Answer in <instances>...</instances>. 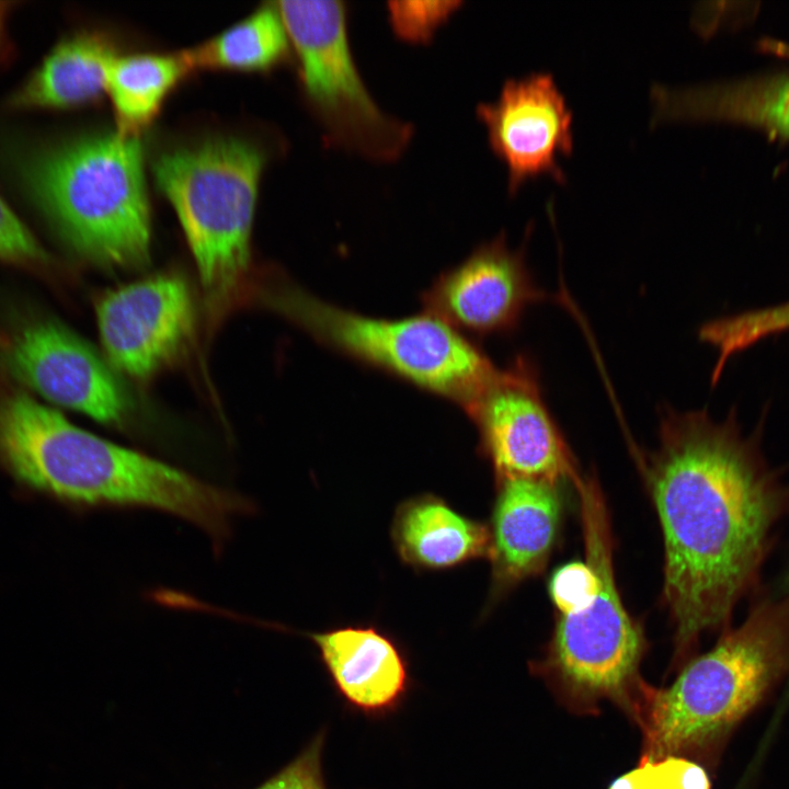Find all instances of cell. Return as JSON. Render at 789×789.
Wrapping results in <instances>:
<instances>
[{
  "label": "cell",
  "instance_id": "obj_8",
  "mask_svg": "<svg viewBox=\"0 0 789 789\" xmlns=\"http://www.w3.org/2000/svg\"><path fill=\"white\" fill-rule=\"evenodd\" d=\"M299 64V81L324 137L336 147L377 162L399 158L412 125L386 114L357 69L342 1L276 3Z\"/></svg>",
  "mask_w": 789,
  "mask_h": 789
},
{
  "label": "cell",
  "instance_id": "obj_15",
  "mask_svg": "<svg viewBox=\"0 0 789 789\" xmlns=\"http://www.w3.org/2000/svg\"><path fill=\"white\" fill-rule=\"evenodd\" d=\"M332 683L354 709L384 716L402 702L410 685L402 650L374 626H345L308 633Z\"/></svg>",
  "mask_w": 789,
  "mask_h": 789
},
{
  "label": "cell",
  "instance_id": "obj_25",
  "mask_svg": "<svg viewBox=\"0 0 789 789\" xmlns=\"http://www.w3.org/2000/svg\"><path fill=\"white\" fill-rule=\"evenodd\" d=\"M549 595L557 615H568L586 606L598 590V576L586 561H571L551 575Z\"/></svg>",
  "mask_w": 789,
  "mask_h": 789
},
{
  "label": "cell",
  "instance_id": "obj_14",
  "mask_svg": "<svg viewBox=\"0 0 789 789\" xmlns=\"http://www.w3.org/2000/svg\"><path fill=\"white\" fill-rule=\"evenodd\" d=\"M491 535L493 596L539 574L557 544L562 519L558 483L525 478L498 480Z\"/></svg>",
  "mask_w": 789,
  "mask_h": 789
},
{
  "label": "cell",
  "instance_id": "obj_2",
  "mask_svg": "<svg viewBox=\"0 0 789 789\" xmlns=\"http://www.w3.org/2000/svg\"><path fill=\"white\" fill-rule=\"evenodd\" d=\"M0 465L19 482L82 504L145 506L218 540L241 498L91 434L0 376Z\"/></svg>",
  "mask_w": 789,
  "mask_h": 789
},
{
  "label": "cell",
  "instance_id": "obj_13",
  "mask_svg": "<svg viewBox=\"0 0 789 789\" xmlns=\"http://www.w3.org/2000/svg\"><path fill=\"white\" fill-rule=\"evenodd\" d=\"M103 347L124 373L145 378L173 359L190 340L194 306L185 282L160 275L105 294L96 306Z\"/></svg>",
  "mask_w": 789,
  "mask_h": 789
},
{
  "label": "cell",
  "instance_id": "obj_12",
  "mask_svg": "<svg viewBox=\"0 0 789 789\" xmlns=\"http://www.w3.org/2000/svg\"><path fill=\"white\" fill-rule=\"evenodd\" d=\"M546 297L524 251L512 250L500 235L442 273L423 293L422 302L426 312L460 333L488 336L516 330L526 309Z\"/></svg>",
  "mask_w": 789,
  "mask_h": 789
},
{
  "label": "cell",
  "instance_id": "obj_11",
  "mask_svg": "<svg viewBox=\"0 0 789 789\" xmlns=\"http://www.w3.org/2000/svg\"><path fill=\"white\" fill-rule=\"evenodd\" d=\"M477 115L506 168L511 195L540 175L567 181L558 159L572 153L573 115L551 75L507 80L496 100L478 105Z\"/></svg>",
  "mask_w": 789,
  "mask_h": 789
},
{
  "label": "cell",
  "instance_id": "obj_16",
  "mask_svg": "<svg viewBox=\"0 0 789 789\" xmlns=\"http://www.w3.org/2000/svg\"><path fill=\"white\" fill-rule=\"evenodd\" d=\"M651 123L731 122L789 137V72L650 89Z\"/></svg>",
  "mask_w": 789,
  "mask_h": 789
},
{
  "label": "cell",
  "instance_id": "obj_1",
  "mask_svg": "<svg viewBox=\"0 0 789 789\" xmlns=\"http://www.w3.org/2000/svg\"><path fill=\"white\" fill-rule=\"evenodd\" d=\"M736 414H661L659 447L644 476L664 544L663 598L677 661L701 637L728 629L757 584L773 535L789 512V484L766 461Z\"/></svg>",
  "mask_w": 789,
  "mask_h": 789
},
{
  "label": "cell",
  "instance_id": "obj_22",
  "mask_svg": "<svg viewBox=\"0 0 789 789\" xmlns=\"http://www.w3.org/2000/svg\"><path fill=\"white\" fill-rule=\"evenodd\" d=\"M609 789H711L707 771L691 758H642L641 764L613 781Z\"/></svg>",
  "mask_w": 789,
  "mask_h": 789
},
{
  "label": "cell",
  "instance_id": "obj_3",
  "mask_svg": "<svg viewBox=\"0 0 789 789\" xmlns=\"http://www.w3.org/2000/svg\"><path fill=\"white\" fill-rule=\"evenodd\" d=\"M789 672V594L753 606L666 688L644 686L642 758L708 757Z\"/></svg>",
  "mask_w": 789,
  "mask_h": 789
},
{
  "label": "cell",
  "instance_id": "obj_9",
  "mask_svg": "<svg viewBox=\"0 0 789 789\" xmlns=\"http://www.w3.org/2000/svg\"><path fill=\"white\" fill-rule=\"evenodd\" d=\"M498 480L525 478L572 483L582 474L544 400L531 359L518 355L499 369L467 412Z\"/></svg>",
  "mask_w": 789,
  "mask_h": 789
},
{
  "label": "cell",
  "instance_id": "obj_18",
  "mask_svg": "<svg viewBox=\"0 0 789 789\" xmlns=\"http://www.w3.org/2000/svg\"><path fill=\"white\" fill-rule=\"evenodd\" d=\"M116 57L113 45L96 32L64 38L11 94L15 110L67 108L99 99Z\"/></svg>",
  "mask_w": 789,
  "mask_h": 789
},
{
  "label": "cell",
  "instance_id": "obj_6",
  "mask_svg": "<svg viewBox=\"0 0 789 789\" xmlns=\"http://www.w3.org/2000/svg\"><path fill=\"white\" fill-rule=\"evenodd\" d=\"M264 300L325 346L448 399L466 412L498 371L481 350L428 312L400 319L368 317L289 284L268 289Z\"/></svg>",
  "mask_w": 789,
  "mask_h": 789
},
{
  "label": "cell",
  "instance_id": "obj_26",
  "mask_svg": "<svg viewBox=\"0 0 789 789\" xmlns=\"http://www.w3.org/2000/svg\"><path fill=\"white\" fill-rule=\"evenodd\" d=\"M323 744L321 731L289 764L254 789H327L321 767Z\"/></svg>",
  "mask_w": 789,
  "mask_h": 789
},
{
  "label": "cell",
  "instance_id": "obj_19",
  "mask_svg": "<svg viewBox=\"0 0 789 789\" xmlns=\"http://www.w3.org/2000/svg\"><path fill=\"white\" fill-rule=\"evenodd\" d=\"M190 70L184 53L116 56L107 71L106 92L115 111L117 133L137 136Z\"/></svg>",
  "mask_w": 789,
  "mask_h": 789
},
{
  "label": "cell",
  "instance_id": "obj_24",
  "mask_svg": "<svg viewBox=\"0 0 789 789\" xmlns=\"http://www.w3.org/2000/svg\"><path fill=\"white\" fill-rule=\"evenodd\" d=\"M0 261L44 271L52 259L34 235L0 196Z\"/></svg>",
  "mask_w": 789,
  "mask_h": 789
},
{
  "label": "cell",
  "instance_id": "obj_23",
  "mask_svg": "<svg viewBox=\"0 0 789 789\" xmlns=\"http://www.w3.org/2000/svg\"><path fill=\"white\" fill-rule=\"evenodd\" d=\"M460 4V1H391L387 11L390 25L399 37L426 43Z\"/></svg>",
  "mask_w": 789,
  "mask_h": 789
},
{
  "label": "cell",
  "instance_id": "obj_5",
  "mask_svg": "<svg viewBox=\"0 0 789 789\" xmlns=\"http://www.w3.org/2000/svg\"><path fill=\"white\" fill-rule=\"evenodd\" d=\"M580 504L585 560L598 590L583 608L557 615L544 658L535 670L579 710L604 699L629 702L644 684L639 667L647 650L641 625L626 609L614 569V537L604 492L594 474L573 483Z\"/></svg>",
  "mask_w": 789,
  "mask_h": 789
},
{
  "label": "cell",
  "instance_id": "obj_10",
  "mask_svg": "<svg viewBox=\"0 0 789 789\" xmlns=\"http://www.w3.org/2000/svg\"><path fill=\"white\" fill-rule=\"evenodd\" d=\"M0 367L56 404L121 424L130 411L123 385L99 354L58 321L30 317L0 338Z\"/></svg>",
  "mask_w": 789,
  "mask_h": 789
},
{
  "label": "cell",
  "instance_id": "obj_7",
  "mask_svg": "<svg viewBox=\"0 0 789 789\" xmlns=\"http://www.w3.org/2000/svg\"><path fill=\"white\" fill-rule=\"evenodd\" d=\"M264 156L238 139H215L159 156L153 173L173 205L214 312L237 294L250 256V233Z\"/></svg>",
  "mask_w": 789,
  "mask_h": 789
},
{
  "label": "cell",
  "instance_id": "obj_20",
  "mask_svg": "<svg viewBox=\"0 0 789 789\" xmlns=\"http://www.w3.org/2000/svg\"><path fill=\"white\" fill-rule=\"evenodd\" d=\"M290 41L275 4L260 8L208 42L184 52L192 69H270L286 60Z\"/></svg>",
  "mask_w": 789,
  "mask_h": 789
},
{
  "label": "cell",
  "instance_id": "obj_21",
  "mask_svg": "<svg viewBox=\"0 0 789 789\" xmlns=\"http://www.w3.org/2000/svg\"><path fill=\"white\" fill-rule=\"evenodd\" d=\"M786 332H789V301L717 318L702 324L698 331L700 340L717 351L712 384L719 380L732 356L759 341Z\"/></svg>",
  "mask_w": 789,
  "mask_h": 789
},
{
  "label": "cell",
  "instance_id": "obj_4",
  "mask_svg": "<svg viewBox=\"0 0 789 789\" xmlns=\"http://www.w3.org/2000/svg\"><path fill=\"white\" fill-rule=\"evenodd\" d=\"M20 174L36 208L78 255L103 266L147 264L150 216L137 136H88L37 149Z\"/></svg>",
  "mask_w": 789,
  "mask_h": 789
},
{
  "label": "cell",
  "instance_id": "obj_27",
  "mask_svg": "<svg viewBox=\"0 0 789 789\" xmlns=\"http://www.w3.org/2000/svg\"><path fill=\"white\" fill-rule=\"evenodd\" d=\"M11 2L0 1V60L8 57L9 38L7 32L8 16L11 11Z\"/></svg>",
  "mask_w": 789,
  "mask_h": 789
},
{
  "label": "cell",
  "instance_id": "obj_17",
  "mask_svg": "<svg viewBox=\"0 0 789 789\" xmlns=\"http://www.w3.org/2000/svg\"><path fill=\"white\" fill-rule=\"evenodd\" d=\"M391 536L401 559L423 570H446L491 556L490 529L431 494L403 502Z\"/></svg>",
  "mask_w": 789,
  "mask_h": 789
}]
</instances>
